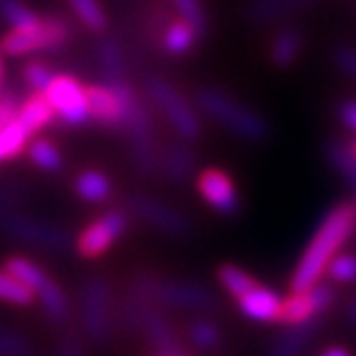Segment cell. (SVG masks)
Returning a JSON list of instances; mask_svg holds the SVG:
<instances>
[{
    "mask_svg": "<svg viewBox=\"0 0 356 356\" xmlns=\"http://www.w3.org/2000/svg\"><path fill=\"white\" fill-rule=\"evenodd\" d=\"M356 225V209L348 202L333 207L324 219L320 221L316 234L312 236L309 245L305 247L302 256L290 277V288L292 292L307 290L316 286L322 275H326V268L341 247L348 243V238L354 232Z\"/></svg>",
    "mask_w": 356,
    "mask_h": 356,
    "instance_id": "1",
    "label": "cell"
},
{
    "mask_svg": "<svg viewBox=\"0 0 356 356\" xmlns=\"http://www.w3.org/2000/svg\"><path fill=\"white\" fill-rule=\"evenodd\" d=\"M195 106L207 118L243 142H264L270 136V124L258 110L217 86H200L195 90Z\"/></svg>",
    "mask_w": 356,
    "mask_h": 356,
    "instance_id": "2",
    "label": "cell"
},
{
    "mask_svg": "<svg viewBox=\"0 0 356 356\" xmlns=\"http://www.w3.org/2000/svg\"><path fill=\"white\" fill-rule=\"evenodd\" d=\"M112 88H116L124 104V134L129 138L131 159L140 174L155 176L161 170V152H159L155 122L150 118L144 99L136 92L129 80L114 84Z\"/></svg>",
    "mask_w": 356,
    "mask_h": 356,
    "instance_id": "3",
    "label": "cell"
},
{
    "mask_svg": "<svg viewBox=\"0 0 356 356\" xmlns=\"http://www.w3.org/2000/svg\"><path fill=\"white\" fill-rule=\"evenodd\" d=\"M146 97L163 120L170 124V129L178 136V140L195 142L202 138V122L200 114L191 106V101L178 90L172 82L161 75H148L144 82Z\"/></svg>",
    "mask_w": 356,
    "mask_h": 356,
    "instance_id": "4",
    "label": "cell"
},
{
    "mask_svg": "<svg viewBox=\"0 0 356 356\" xmlns=\"http://www.w3.org/2000/svg\"><path fill=\"white\" fill-rule=\"evenodd\" d=\"M5 270L26 286L35 298L41 300L45 316L54 324H65L71 318V302L67 292L37 262L24 256H11L5 262Z\"/></svg>",
    "mask_w": 356,
    "mask_h": 356,
    "instance_id": "5",
    "label": "cell"
},
{
    "mask_svg": "<svg viewBox=\"0 0 356 356\" xmlns=\"http://www.w3.org/2000/svg\"><path fill=\"white\" fill-rule=\"evenodd\" d=\"M80 324L84 335L92 341L104 346L112 335V288L104 275H88L78 296Z\"/></svg>",
    "mask_w": 356,
    "mask_h": 356,
    "instance_id": "6",
    "label": "cell"
},
{
    "mask_svg": "<svg viewBox=\"0 0 356 356\" xmlns=\"http://www.w3.org/2000/svg\"><path fill=\"white\" fill-rule=\"evenodd\" d=\"M73 37L71 24L63 17H43L39 26L31 31H11L0 41L7 56L22 58L39 52H54L65 47Z\"/></svg>",
    "mask_w": 356,
    "mask_h": 356,
    "instance_id": "7",
    "label": "cell"
},
{
    "mask_svg": "<svg viewBox=\"0 0 356 356\" xmlns=\"http://www.w3.org/2000/svg\"><path fill=\"white\" fill-rule=\"evenodd\" d=\"M0 230L13 241L52 253H65L73 245L71 232H67L65 227L31 215H22L19 211H9L0 215Z\"/></svg>",
    "mask_w": 356,
    "mask_h": 356,
    "instance_id": "8",
    "label": "cell"
},
{
    "mask_svg": "<svg viewBox=\"0 0 356 356\" xmlns=\"http://www.w3.org/2000/svg\"><path fill=\"white\" fill-rule=\"evenodd\" d=\"M127 207H129V211L138 219L148 223L152 230L163 232L168 236L183 238V236L191 234V230H193V223L187 213L168 204L165 200L152 195V193L134 191L129 197H127Z\"/></svg>",
    "mask_w": 356,
    "mask_h": 356,
    "instance_id": "9",
    "label": "cell"
},
{
    "mask_svg": "<svg viewBox=\"0 0 356 356\" xmlns=\"http://www.w3.org/2000/svg\"><path fill=\"white\" fill-rule=\"evenodd\" d=\"M129 215L122 209H110L101 213L97 219H92L84 230L75 238V251L80 253L84 260H95L108 253L129 230Z\"/></svg>",
    "mask_w": 356,
    "mask_h": 356,
    "instance_id": "10",
    "label": "cell"
},
{
    "mask_svg": "<svg viewBox=\"0 0 356 356\" xmlns=\"http://www.w3.org/2000/svg\"><path fill=\"white\" fill-rule=\"evenodd\" d=\"M155 300L161 307L181 312H213L219 307L217 294L193 279H165L157 275Z\"/></svg>",
    "mask_w": 356,
    "mask_h": 356,
    "instance_id": "11",
    "label": "cell"
},
{
    "mask_svg": "<svg viewBox=\"0 0 356 356\" xmlns=\"http://www.w3.org/2000/svg\"><path fill=\"white\" fill-rule=\"evenodd\" d=\"M43 95L56 118H60L67 127H82L90 120L86 86L73 75L56 73Z\"/></svg>",
    "mask_w": 356,
    "mask_h": 356,
    "instance_id": "12",
    "label": "cell"
},
{
    "mask_svg": "<svg viewBox=\"0 0 356 356\" xmlns=\"http://www.w3.org/2000/svg\"><path fill=\"white\" fill-rule=\"evenodd\" d=\"M333 302H335V290L318 282L316 286L307 290L292 292L288 298H284L282 322L296 324V322H305L312 318H320Z\"/></svg>",
    "mask_w": 356,
    "mask_h": 356,
    "instance_id": "13",
    "label": "cell"
},
{
    "mask_svg": "<svg viewBox=\"0 0 356 356\" xmlns=\"http://www.w3.org/2000/svg\"><path fill=\"white\" fill-rule=\"evenodd\" d=\"M197 191L204 202L221 215L232 217L241 211V195L230 174L223 170L209 168L197 176Z\"/></svg>",
    "mask_w": 356,
    "mask_h": 356,
    "instance_id": "14",
    "label": "cell"
},
{
    "mask_svg": "<svg viewBox=\"0 0 356 356\" xmlns=\"http://www.w3.org/2000/svg\"><path fill=\"white\" fill-rule=\"evenodd\" d=\"M131 330H138L146 337V341L155 348L161 356L168 354H178L181 350V339H178V333L174 324L168 320V316L159 309L157 302L148 305L140 312V316L136 318Z\"/></svg>",
    "mask_w": 356,
    "mask_h": 356,
    "instance_id": "15",
    "label": "cell"
},
{
    "mask_svg": "<svg viewBox=\"0 0 356 356\" xmlns=\"http://www.w3.org/2000/svg\"><path fill=\"white\" fill-rule=\"evenodd\" d=\"M90 120L112 131H124V104L116 88L108 84L86 86Z\"/></svg>",
    "mask_w": 356,
    "mask_h": 356,
    "instance_id": "16",
    "label": "cell"
},
{
    "mask_svg": "<svg viewBox=\"0 0 356 356\" xmlns=\"http://www.w3.org/2000/svg\"><path fill=\"white\" fill-rule=\"evenodd\" d=\"M238 309L241 314L251 320V322H282V309H284V298L279 296L273 288L264 284H256L247 294H243L238 300Z\"/></svg>",
    "mask_w": 356,
    "mask_h": 356,
    "instance_id": "17",
    "label": "cell"
},
{
    "mask_svg": "<svg viewBox=\"0 0 356 356\" xmlns=\"http://www.w3.org/2000/svg\"><path fill=\"white\" fill-rule=\"evenodd\" d=\"M320 326H322L320 318L288 324L284 333L273 341L268 356H305V352L314 343Z\"/></svg>",
    "mask_w": 356,
    "mask_h": 356,
    "instance_id": "18",
    "label": "cell"
},
{
    "mask_svg": "<svg viewBox=\"0 0 356 356\" xmlns=\"http://www.w3.org/2000/svg\"><path fill=\"white\" fill-rule=\"evenodd\" d=\"M316 0H251L245 7V19L256 26H266L282 17H288L296 11L307 9Z\"/></svg>",
    "mask_w": 356,
    "mask_h": 356,
    "instance_id": "19",
    "label": "cell"
},
{
    "mask_svg": "<svg viewBox=\"0 0 356 356\" xmlns=\"http://www.w3.org/2000/svg\"><path fill=\"white\" fill-rule=\"evenodd\" d=\"M197 155L191 148V142H174L161 157V170L174 185H185L195 172Z\"/></svg>",
    "mask_w": 356,
    "mask_h": 356,
    "instance_id": "20",
    "label": "cell"
},
{
    "mask_svg": "<svg viewBox=\"0 0 356 356\" xmlns=\"http://www.w3.org/2000/svg\"><path fill=\"white\" fill-rule=\"evenodd\" d=\"M97 65L104 84L114 86L127 82V63L120 43L114 37H104L97 43Z\"/></svg>",
    "mask_w": 356,
    "mask_h": 356,
    "instance_id": "21",
    "label": "cell"
},
{
    "mask_svg": "<svg viewBox=\"0 0 356 356\" xmlns=\"http://www.w3.org/2000/svg\"><path fill=\"white\" fill-rule=\"evenodd\" d=\"M302 33L294 26H284L277 31L270 41V63L277 69H290L302 52Z\"/></svg>",
    "mask_w": 356,
    "mask_h": 356,
    "instance_id": "22",
    "label": "cell"
},
{
    "mask_svg": "<svg viewBox=\"0 0 356 356\" xmlns=\"http://www.w3.org/2000/svg\"><path fill=\"white\" fill-rule=\"evenodd\" d=\"M33 136L35 131L19 118V114H15V118L0 129V163L19 157L24 148H29Z\"/></svg>",
    "mask_w": 356,
    "mask_h": 356,
    "instance_id": "23",
    "label": "cell"
},
{
    "mask_svg": "<svg viewBox=\"0 0 356 356\" xmlns=\"http://www.w3.org/2000/svg\"><path fill=\"white\" fill-rule=\"evenodd\" d=\"M324 155H326V161L341 176V181L356 193V157H354L350 144H346L337 138L326 140Z\"/></svg>",
    "mask_w": 356,
    "mask_h": 356,
    "instance_id": "24",
    "label": "cell"
},
{
    "mask_svg": "<svg viewBox=\"0 0 356 356\" xmlns=\"http://www.w3.org/2000/svg\"><path fill=\"white\" fill-rule=\"evenodd\" d=\"M75 193L80 195V200L88 202V204H101L112 197V183L110 178L99 172V170H84L75 178L73 185Z\"/></svg>",
    "mask_w": 356,
    "mask_h": 356,
    "instance_id": "25",
    "label": "cell"
},
{
    "mask_svg": "<svg viewBox=\"0 0 356 356\" xmlns=\"http://www.w3.org/2000/svg\"><path fill=\"white\" fill-rule=\"evenodd\" d=\"M17 114H19V118L26 122L35 134L41 131V129H45L47 124H52V120L56 118L52 106L47 104V99H45L43 92H33L31 97L19 101Z\"/></svg>",
    "mask_w": 356,
    "mask_h": 356,
    "instance_id": "26",
    "label": "cell"
},
{
    "mask_svg": "<svg viewBox=\"0 0 356 356\" xmlns=\"http://www.w3.org/2000/svg\"><path fill=\"white\" fill-rule=\"evenodd\" d=\"M197 37L200 35L193 31V26H189L185 19H178L163 31L161 47H163V52L170 56H185L187 52L193 49Z\"/></svg>",
    "mask_w": 356,
    "mask_h": 356,
    "instance_id": "27",
    "label": "cell"
},
{
    "mask_svg": "<svg viewBox=\"0 0 356 356\" xmlns=\"http://www.w3.org/2000/svg\"><path fill=\"white\" fill-rule=\"evenodd\" d=\"M217 282L234 300H238L243 294H247L253 286L258 284L245 268H241L236 264H221L217 270Z\"/></svg>",
    "mask_w": 356,
    "mask_h": 356,
    "instance_id": "28",
    "label": "cell"
},
{
    "mask_svg": "<svg viewBox=\"0 0 356 356\" xmlns=\"http://www.w3.org/2000/svg\"><path fill=\"white\" fill-rule=\"evenodd\" d=\"M0 17L9 24L11 31H31L43 19L22 0H0Z\"/></svg>",
    "mask_w": 356,
    "mask_h": 356,
    "instance_id": "29",
    "label": "cell"
},
{
    "mask_svg": "<svg viewBox=\"0 0 356 356\" xmlns=\"http://www.w3.org/2000/svg\"><path fill=\"white\" fill-rule=\"evenodd\" d=\"M29 157L35 163V168H39L41 172L54 174L63 170V152L54 142H49L45 138L33 140L29 144Z\"/></svg>",
    "mask_w": 356,
    "mask_h": 356,
    "instance_id": "30",
    "label": "cell"
},
{
    "mask_svg": "<svg viewBox=\"0 0 356 356\" xmlns=\"http://www.w3.org/2000/svg\"><path fill=\"white\" fill-rule=\"evenodd\" d=\"M73 13L78 19L92 33H104L108 26V15L104 7L99 5V0H69Z\"/></svg>",
    "mask_w": 356,
    "mask_h": 356,
    "instance_id": "31",
    "label": "cell"
},
{
    "mask_svg": "<svg viewBox=\"0 0 356 356\" xmlns=\"http://www.w3.org/2000/svg\"><path fill=\"white\" fill-rule=\"evenodd\" d=\"M0 300L17 305V307H29L35 302V294L22 282H17L11 273L0 270Z\"/></svg>",
    "mask_w": 356,
    "mask_h": 356,
    "instance_id": "32",
    "label": "cell"
},
{
    "mask_svg": "<svg viewBox=\"0 0 356 356\" xmlns=\"http://www.w3.org/2000/svg\"><path fill=\"white\" fill-rule=\"evenodd\" d=\"M221 328L211 320H195L189 326V339L195 348L211 352L221 343Z\"/></svg>",
    "mask_w": 356,
    "mask_h": 356,
    "instance_id": "33",
    "label": "cell"
},
{
    "mask_svg": "<svg viewBox=\"0 0 356 356\" xmlns=\"http://www.w3.org/2000/svg\"><path fill=\"white\" fill-rule=\"evenodd\" d=\"M54 75L56 73L52 71V67L41 60H29L22 67V78L33 88V92H45V88L52 84Z\"/></svg>",
    "mask_w": 356,
    "mask_h": 356,
    "instance_id": "34",
    "label": "cell"
},
{
    "mask_svg": "<svg viewBox=\"0 0 356 356\" xmlns=\"http://www.w3.org/2000/svg\"><path fill=\"white\" fill-rule=\"evenodd\" d=\"M174 7L178 9V15L181 19H185L189 26H193V31L197 35H204L209 29V17L207 11L202 7L200 0H172Z\"/></svg>",
    "mask_w": 356,
    "mask_h": 356,
    "instance_id": "35",
    "label": "cell"
},
{
    "mask_svg": "<svg viewBox=\"0 0 356 356\" xmlns=\"http://www.w3.org/2000/svg\"><path fill=\"white\" fill-rule=\"evenodd\" d=\"M326 275L333 279L335 284L356 282V256L354 253H337V256L330 260Z\"/></svg>",
    "mask_w": 356,
    "mask_h": 356,
    "instance_id": "36",
    "label": "cell"
},
{
    "mask_svg": "<svg viewBox=\"0 0 356 356\" xmlns=\"http://www.w3.org/2000/svg\"><path fill=\"white\" fill-rule=\"evenodd\" d=\"M31 352L33 346L29 337L11 328H0V356H31Z\"/></svg>",
    "mask_w": 356,
    "mask_h": 356,
    "instance_id": "37",
    "label": "cell"
},
{
    "mask_svg": "<svg viewBox=\"0 0 356 356\" xmlns=\"http://www.w3.org/2000/svg\"><path fill=\"white\" fill-rule=\"evenodd\" d=\"M333 63L343 75H348L350 80L356 82V47L354 45H346V43L337 45L333 49Z\"/></svg>",
    "mask_w": 356,
    "mask_h": 356,
    "instance_id": "38",
    "label": "cell"
},
{
    "mask_svg": "<svg viewBox=\"0 0 356 356\" xmlns=\"http://www.w3.org/2000/svg\"><path fill=\"white\" fill-rule=\"evenodd\" d=\"M22 200V189L17 185H0V215L9 213V211H17V204Z\"/></svg>",
    "mask_w": 356,
    "mask_h": 356,
    "instance_id": "39",
    "label": "cell"
},
{
    "mask_svg": "<svg viewBox=\"0 0 356 356\" xmlns=\"http://www.w3.org/2000/svg\"><path fill=\"white\" fill-rule=\"evenodd\" d=\"M17 108H19V99L13 92H9V90L0 92V129H3L9 120L15 118Z\"/></svg>",
    "mask_w": 356,
    "mask_h": 356,
    "instance_id": "40",
    "label": "cell"
},
{
    "mask_svg": "<svg viewBox=\"0 0 356 356\" xmlns=\"http://www.w3.org/2000/svg\"><path fill=\"white\" fill-rule=\"evenodd\" d=\"M54 356H84V346L78 335H65L54 348Z\"/></svg>",
    "mask_w": 356,
    "mask_h": 356,
    "instance_id": "41",
    "label": "cell"
},
{
    "mask_svg": "<svg viewBox=\"0 0 356 356\" xmlns=\"http://www.w3.org/2000/svg\"><path fill=\"white\" fill-rule=\"evenodd\" d=\"M337 116L343 122V127H348L350 131L356 134V101L354 99H346L337 106Z\"/></svg>",
    "mask_w": 356,
    "mask_h": 356,
    "instance_id": "42",
    "label": "cell"
},
{
    "mask_svg": "<svg viewBox=\"0 0 356 356\" xmlns=\"http://www.w3.org/2000/svg\"><path fill=\"white\" fill-rule=\"evenodd\" d=\"M3 47H0V92L7 90V69H5V58H3Z\"/></svg>",
    "mask_w": 356,
    "mask_h": 356,
    "instance_id": "43",
    "label": "cell"
},
{
    "mask_svg": "<svg viewBox=\"0 0 356 356\" xmlns=\"http://www.w3.org/2000/svg\"><path fill=\"white\" fill-rule=\"evenodd\" d=\"M320 356H352L346 348H339V346H333V348H326L322 350Z\"/></svg>",
    "mask_w": 356,
    "mask_h": 356,
    "instance_id": "44",
    "label": "cell"
},
{
    "mask_svg": "<svg viewBox=\"0 0 356 356\" xmlns=\"http://www.w3.org/2000/svg\"><path fill=\"white\" fill-rule=\"evenodd\" d=\"M346 318H348V322H350V324H354V326H356V300H354V302L350 305V307H348Z\"/></svg>",
    "mask_w": 356,
    "mask_h": 356,
    "instance_id": "45",
    "label": "cell"
},
{
    "mask_svg": "<svg viewBox=\"0 0 356 356\" xmlns=\"http://www.w3.org/2000/svg\"><path fill=\"white\" fill-rule=\"evenodd\" d=\"M350 148H352V152H354V157H356V142H354V144H350Z\"/></svg>",
    "mask_w": 356,
    "mask_h": 356,
    "instance_id": "46",
    "label": "cell"
},
{
    "mask_svg": "<svg viewBox=\"0 0 356 356\" xmlns=\"http://www.w3.org/2000/svg\"><path fill=\"white\" fill-rule=\"evenodd\" d=\"M168 356H178V354H168Z\"/></svg>",
    "mask_w": 356,
    "mask_h": 356,
    "instance_id": "47",
    "label": "cell"
}]
</instances>
